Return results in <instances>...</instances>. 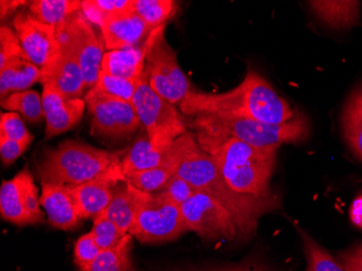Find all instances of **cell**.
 Instances as JSON below:
<instances>
[{
    "instance_id": "1",
    "label": "cell",
    "mask_w": 362,
    "mask_h": 271,
    "mask_svg": "<svg viewBox=\"0 0 362 271\" xmlns=\"http://www.w3.org/2000/svg\"><path fill=\"white\" fill-rule=\"evenodd\" d=\"M168 161L174 167L175 174L227 209L238 233L243 238H251L257 230L258 220L280 207L276 197L262 199L235 192L223 178L216 162L200 148L191 132L174 142L168 152Z\"/></svg>"
},
{
    "instance_id": "2",
    "label": "cell",
    "mask_w": 362,
    "mask_h": 271,
    "mask_svg": "<svg viewBox=\"0 0 362 271\" xmlns=\"http://www.w3.org/2000/svg\"><path fill=\"white\" fill-rule=\"evenodd\" d=\"M179 108L190 117L197 114H226L276 126L290 123L300 115L265 77L252 69L240 85L225 93L189 91Z\"/></svg>"
},
{
    "instance_id": "3",
    "label": "cell",
    "mask_w": 362,
    "mask_h": 271,
    "mask_svg": "<svg viewBox=\"0 0 362 271\" xmlns=\"http://www.w3.org/2000/svg\"><path fill=\"white\" fill-rule=\"evenodd\" d=\"M195 140L214 158L228 185L241 195L276 197L270 189L276 150H262L235 138L194 132Z\"/></svg>"
},
{
    "instance_id": "4",
    "label": "cell",
    "mask_w": 362,
    "mask_h": 271,
    "mask_svg": "<svg viewBox=\"0 0 362 271\" xmlns=\"http://www.w3.org/2000/svg\"><path fill=\"white\" fill-rule=\"evenodd\" d=\"M188 126L194 132L235 138L262 150L278 151L284 144L304 142L310 134L308 120L300 113L290 123L280 126L226 114H197L191 116Z\"/></svg>"
},
{
    "instance_id": "5",
    "label": "cell",
    "mask_w": 362,
    "mask_h": 271,
    "mask_svg": "<svg viewBox=\"0 0 362 271\" xmlns=\"http://www.w3.org/2000/svg\"><path fill=\"white\" fill-rule=\"evenodd\" d=\"M127 149L109 151L66 140L45 152L37 167L40 183L76 187L119 164Z\"/></svg>"
},
{
    "instance_id": "6",
    "label": "cell",
    "mask_w": 362,
    "mask_h": 271,
    "mask_svg": "<svg viewBox=\"0 0 362 271\" xmlns=\"http://www.w3.org/2000/svg\"><path fill=\"white\" fill-rule=\"evenodd\" d=\"M133 105L152 146L163 154L188 132V124L175 105L152 91L146 72L138 81Z\"/></svg>"
},
{
    "instance_id": "7",
    "label": "cell",
    "mask_w": 362,
    "mask_h": 271,
    "mask_svg": "<svg viewBox=\"0 0 362 271\" xmlns=\"http://www.w3.org/2000/svg\"><path fill=\"white\" fill-rule=\"evenodd\" d=\"M165 25L156 28L148 38L146 72L152 91L173 105H181L188 95L190 83L181 70L177 54L165 38Z\"/></svg>"
},
{
    "instance_id": "8",
    "label": "cell",
    "mask_w": 362,
    "mask_h": 271,
    "mask_svg": "<svg viewBox=\"0 0 362 271\" xmlns=\"http://www.w3.org/2000/svg\"><path fill=\"white\" fill-rule=\"evenodd\" d=\"M188 231L180 207L156 193L142 192L129 234L141 243L173 241Z\"/></svg>"
},
{
    "instance_id": "9",
    "label": "cell",
    "mask_w": 362,
    "mask_h": 271,
    "mask_svg": "<svg viewBox=\"0 0 362 271\" xmlns=\"http://www.w3.org/2000/svg\"><path fill=\"white\" fill-rule=\"evenodd\" d=\"M84 100L93 118V134L122 139L133 136L141 125L133 103L112 97L98 87L89 89Z\"/></svg>"
},
{
    "instance_id": "10",
    "label": "cell",
    "mask_w": 362,
    "mask_h": 271,
    "mask_svg": "<svg viewBox=\"0 0 362 271\" xmlns=\"http://www.w3.org/2000/svg\"><path fill=\"white\" fill-rule=\"evenodd\" d=\"M57 33L59 40L68 44L72 49L84 73L86 88L95 87L105 54L103 38H98L93 25L87 21L81 11L73 14L68 21L58 26Z\"/></svg>"
},
{
    "instance_id": "11",
    "label": "cell",
    "mask_w": 362,
    "mask_h": 271,
    "mask_svg": "<svg viewBox=\"0 0 362 271\" xmlns=\"http://www.w3.org/2000/svg\"><path fill=\"white\" fill-rule=\"evenodd\" d=\"M188 231L206 241H231L238 234L233 217L227 209L206 193L197 191L180 205Z\"/></svg>"
},
{
    "instance_id": "12",
    "label": "cell",
    "mask_w": 362,
    "mask_h": 271,
    "mask_svg": "<svg viewBox=\"0 0 362 271\" xmlns=\"http://www.w3.org/2000/svg\"><path fill=\"white\" fill-rule=\"evenodd\" d=\"M40 205L37 185L28 167L1 183L0 214L6 221L20 227L42 223Z\"/></svg>"
},
{
    "instance_id": "13",
    "label": "cell",
    "mask_w": 362,
    "mask_h": 271,
    "mask_svg": "<svg viewBox=\"0 0 362 271\" xmlns=\"http://www.w3.org/2000/svg\"><path fill=\"white\" fill-rule=\"evenodd\" d=\"M13 28L28 61L42 71L54 64L61 52L57 28L38 21L28 10L16 12Z\"/></svg>"
},
{
    "instance_id": "14",
    "label": "cell",
    "mask_w": 362,
    "mask_h": 271,
    "mask_svg": "<svg viewBox=\"0 0 362 271\" xmlns=\"http://www.w3.org/2000/svg\"><path fill=\"white\" fill-rule=\"evenodd\" d=\"M126 180L122 164L115 165L83 185L71 187L81 219H95L110 204L117 185Z\"/></svg>"
},
{
    "instance_id": "15",
    "label": "cell",
    "mask_w": 362,
    "mask_h": 271,
    "mask_svg": "<svg viewBox=\"0 0 362 271\" xmlns=\"http://www.w3.org/2000/svg\"><path fill=\"white\" fill-rule=\"evenodd\" d=\"M42 98L46 120V139L76 127L84 116L85 100L68 99L52 83L42 85Z\"/></svg>"
},
{
    "instance_id": "16",
    "label": "cell",
    "mask_w": 362,
    "mask_h": 271,
    "mask_svg": "<svg viewBox=\"0 0 362 271\" xmlns=\"http://www.w3.org/2000/svg\"><path fill=\"white\" fill-rule=\"evenodd\" d=\"M100 30L109 52L136 47L153 32L133 10L107 14Z\"/></svg>"
},
{
    "instance_id": "17",
    "label": "cell",
    "mask_w": 362,
    "mask_h": 271,
    "mask_svg": "<svg viewBox=\"0 0 362 271\" xmlns=\"http://www.w3.org/2000/svg\"><path fill=\"white\" fill-rule=\"evenodd\" d=\"M61 52L54 64L42 71V83H50L68 99H81L86 88L84 73L72 49L59 40Z\"/></svg>"
},
{
    "instance_id": "18",
    "label": "cell",
    "mask_w": 362,
    "mask_h": 271,
    "mask_svg": "<svg viewBox=\"0 0 362 271\" xmlns=\"http://www.w3.org/2000/svg\"><path fill=\"white\" fill-rule=\"evenodd\" d=\"M40 204L46 211L49 224L57 229L72 230L81 224L76 203L68 185L42 183Z\"/></svg>"
},
{
    "instance_id": "19",
    "label": "cell",
    "mask_w": 362,
    "mask_h": 271,
    "mask_svg": "<svg viewBox=\"0 0 362 271\" xmlns=\"http://www.w3.org/2000/svg\"><path fill=\"white\" fill-rule=\"evenodd\" d=\"M148 38L142 47L112 50L105 52L101 64V71L127 79H139L146 69V54H148Z\"/></svg>"
},
{
    "instance_id": "20",
    "label": "cell",
    "mask_w": 362,
    "mask_h": 271,
    "mask_svg": "<svg viewBox=\"0 0 362 271\" xmlns=\"http://www.w3.org/2000/svg\"><path fill=\"white\" fill-rule=\"evenodd\" d=\"M140 195L141 191L127 181H122L114 191L110 204L101 214L113 221L123 233H129L139 204Z\"/></svg>"
},
{
    "instance_id": "21",
    "label": "cell",
    "mask_w": 362,
    "mask_h": 271,
    "mask_svg": "<svg viewBox=\"0 0 362 271\" xmlns=\"http://www.w3.org/2000/svg\"><path fill=\"white\" fill-rule=\"evenodd\" d=\"M42 81V69L26 59H16L0 70V98L4 100L11 93L30 91Z\"/></svg>"
},
{
    "instance_id": "22",
    "label": "cell",
    "mask_w": 362,
    "mask_h": 271,
    "mask_svg": "<svg viewBox=\"0 0 362 271\" xmlns=\"http://www.w3.org/2000/svg\"><path fill=\"white\" fill-rule=\"evenodd\" d=\"M309 7L319 20L335 30H349L360 23V5L358 1L319 0L309 1Z\"/></svg>"
},
{
    "instance_id": "23",
    "label": "cell",
    "mask_w": 362,
    "mask_h": 271,
    "mask_svg": "<svg viewBox=\"0 0 362 271\" xmlns=\"http://www.w3.org/2000/svg\"><path fill=\"white\" fill-rule=\"evenodd\" d=\"M168 163V154H163L152 146L146 132H141L127 149L121 164L124 176L146 169L156 168Z\"/></svg>"
},
{
    "instance_id": "24",
    "label": "cell",
    "mask_w": 362,
    "mask_h": 271,
    "mask_svg": "<svg viewBox=\"0 0 362 271\" xmlns=\"http://www.w3.org/2000/svg\"><path fill=\"white\" fill-rule=\"evenodd\" d=\"M344 137L351 150L362 161V83L354 89L341 114Z\"/></svg>"
},
{
    "instance_id": "25",
    "label": "cell",
    "mask_w": 362,
    "mask_h": 271,
    "mask_svg": "<svg viewBox=\"0 0 362 271\" xmlns=\"http://www.w3.org/2000/svg\"><path fill=\"white\" fill-rule=\"evenodd\" d=\"M28 11L35 19L48 25H62L73 14L81 11L79 0H34L28 5Z\"/></svg>"
},
{
    "instance_id": "26",
    "label": "cell",
    "mask_w": 362,
    "mask_h": 271,
    "mask_svg": "<svg viewBox=\"0 0 362 271\" xmlns=\"http://www.w3.org/2000/svg\"><path fill=\"white\" fill-rule=\"evenodd\" d=\"M1 108L21 114L24 121L30 124H38L45 120L42 96L32 89L8 96L6 99L1 100Z\"/></svg>"
},
{
    "instance_id": "27",
    "label": "cell",
    "mask_w": 362,
    "mask_h": 271,
    "mask_svg": "<svg viewBox=\"0 0 362 271\" xmlns=\"http://www.w3.org/2000/svg\"><path fill=\"white\" fill-rule=\"evenodd\" d=\"M133 238L127 233L117 246L103 250L87 271H133L130 258Z\"/></svg>"
},
{
    "instance_id": "28",
    "label": "cell",
    "mask_w": 362,
    "mask_h": 271,
    "mask_svg": "<svg viewBox=\"0 0 362 271\" xmlns=\"http://www.w3.org/2000/svg\"><path fill=\"white\" fill-rule=\"evenodd\" d=\"M132 10L154 30L174 18L177 3L172 0H133Z\"/></svg>"
},
{
    "instance_id": "29",
    "label": "cell",
    "mask_w": 362,
    "mask_h": 271,
    "mask_svg": "<svg viewBox=\"0 0 362 271\" xmlns=\"http://www.w3.org/2000/svg\"><path fill=\"white\" fill-rule=\"evenodd\" d=\"M175 175L174 167L170 162L156 168L125 175L127 183L142 192L154 193L162 189Z\"/></svg>"
},
{
    "instance_id": "30",
    "label": "cell",
    "mask_w": 362,
    "mask_h": 271,
    "mask_svg": "<svg viewBox=\"0 0 362 271\" xmlns=\"http://www.w3.org/2000/svg\"><path fill=\"white\" fill-rule=\"evenodd\" d=\"M303 248L307 258L306 271H346L339 260H335L330 253L317 243L313 236L300 230Z\"/></svg>"
},
{
    "instance_id": "31",
    "label": "cell",
    "mask_w": 362,
    "mask_h": 271,
    "mask_svg": "<svg viewBox=\"0 0 362 271\" xmlns=\"http://www.w3.org/2000/svg\"><path fill=\"white\" fill-rule=\"evenodd\" d=\"M138 81L135 79H122V77L113 76L101 71L95 87L103 91V93L123 100L126 103H133L134 96L137 88Z\"/></svg>"
},
{
    "instance_id": "32",
    "label": "cell",
    "mask_w": 362,
    "mask_h": 271,
    "mask_svg": "<svg viewBox=\"0 0 362 271\" xmlns=\"http://www.w3.org/2000/svg\"><path fill=\"white\" fill-rule=\"evenodd\" d=\"M90 231L98 246L103 250L117 246L126 236L113 221L107 219L101 213L93 219V229Z\"/></svg>"
},
{
    "instance_id": "33",
    "label": "cell",
    "mask_w": 362,
    "mask_h": 271,
    "mask_svg": "<svg viewBox=\"0 0 362 271\" xmlns=\"http://www.w3.org/2000/svg\"><path fill=\"white\" fill-rule=\"evenodd\" d=\"M0 136L30 146L34 136L24 125L23 118L16 112H6L0 116Z\"/></svg>"
},
{
    "instance_id": "34",
    "label": "cell",
    "mask_w": 362,
    "mask_h": 271,
    "mask_svg": "<svg viewBox=\"0 0 362 271\" xmlns=\"http://www.w3.org/2000/svg\"><path fill=\"white\" fill-rule=\"evenodd\" d=\"M16 59L28 60L16 30H12L10 26L1 25L0 28V70H3L8 63Z\"/></svg>"
},
{
    "instance_id": "35",
    "label": "cell",
    "mask_w": 362,
    "mask_h": 271,
    "mask_svg": "<svg viewBox=\"0 0 362 271\" xmlns=\"http://www.w3.org/2000/svg\"><path fill=\"white\" fill-rule=\"evenodd\" d=\"M197 191L199 190L194 188L190 183L175 174L162 189L154 193L160 195L165 201L180 207L182 203L193 197Z\"/></svg>"
},
{
    "instance_id": "36",
    "label": "cell",
    "mask_w": 362,
    "mask_h": 271,
    "mask_svg": "<svg viewBox=\"0 0 362 271\" xmlns=\"http://www.w3.org/2000/svg\"><path fill=\"white\" fill-rule=\"evenodd\" d=\"M103 252L91 231L83 234V236L75 242L74 246V260L76 266L81 271L88 270L89 267L97 260L98 256Z\"/></svg>"
},
{
    "instance_id": "37",
    "label": "cell",
    "mask_w": 362,
    "mask_h": 271,
    "mask_svg": "<svg viewBox=\"0 0 362 271\" xmlns=\"http://www.w3.org/2000/svg\"><path fill=\"white\" fill-rule=\"evenodd\" d=\"M28 148V146L21 142L0 136V156H1V161L6 166L13 164Z\"/></svg>"
},
{
    "instance_id": "38",
    "label": "cell",
    "mask_w": 362,
    "mask_h": 271,
    "mask_svg": "<svg viewBox=\"0 0 362 271\" xmlns=\"http://www.w3.org/2000/svg\"><path fill=\"white\" fill-rule=\"evenodd\" d=\"M81 12L84 14L87 21L93 25H97L98 28H101L103 22L107 14L105 13L100 7L95 4V0H83L81 1Z\"/></svg>"
},
{
    "instance_id": "39",
    "label": "cell",
    "mask_w": 362,
    "mask_h": 271,
    "mask_svg": "<svg viewBox=\"0 0 362 271\" xmlns=\"http://www.w3.org/2000/svg\"><path fill=\"white\" fill-rule=\"evenodd\" d=\"M339 263L346 271H362V244L343 253Z\"/></svg>"
},
{
    "instance_id": "40",
    "label": "cell",
    "mask_w": 362,
    "mask_h": 271,
    "mask_svg": "<svg viewBox=\"0 0 362 271\" xmlns=\"http://www.w3.org/2000/svg\"><path fill=\"white\" fill-rule=\"evenodd\" d=\"M95 4L107 14L127 11L133 7V0H95Z\"/></svg>"
},
{
    "instance_id": "41",
    "label": "cell",
    "mask_w": 362,
    "mask_h": 271,
    "mask_svg": "<svg viewBox=\"0 0 362 271\" xmlns=\"http://www.w3.org/2000/svg\"><path fill=\"white\" fill-rule=\"evenodd\" d=\"M28 4V1H23V0H1L0 1V18H1V22L5 21L8 19L12 13L16 12V10L19 9L20 7H23Z\"/></svg>"
},
{
    "instance_id": "42",
    "label": "cell",
    "mask_w": 362,
    "mask_h": 271,
    "mask_svg": "<svg viewBox=\"0 0 362 271\" xmlns=\"http://www.w3.org/2000/svg\"><path fill=\"white\" fill-rule=\"evenodd\" d=\"M349 216H351V223L356 227L362 229V195L354 200L351 211H349Z\"/></svg>"
},
{
    "instance_id": "43",
    "label": "cell",
    "mask_w": 362,
    "mask_h": 271,
    "mask_svg": "<svg viewBox=\"0 0 362 271\" xmlns=\"http://www.w3.org/2000/svg\"><path fill=\"white\" fill-rule=\"evenodd\" d=\"M221 271H264L260 268H252V267H235V268L225 269Z\"/></svg>"
}]
</instances>
